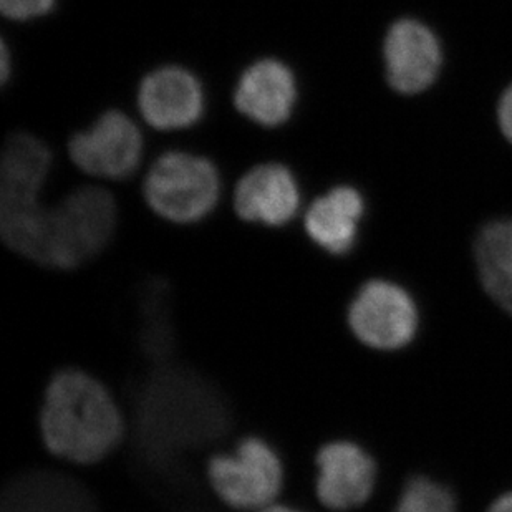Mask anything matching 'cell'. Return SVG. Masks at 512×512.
<instances>
[{
    "instance_id": "obj_5",
    "label": "cell",
    "mask_w": 512,
    "mask_h": 512,
    "mask_svg": "<svg viewBox=\"0 0 512 512\" xmlns=\"http://www.w3.org/2000/svg\"><path fill=\"white\" fill-rule=\"evenodd\" d=\"M353 335L368 347L397 350L415 337L418 310L411 295L400 285L370 281L360 287L348 307Z\"/></svg>"
},
{
    "instance_id": "obj_3",
    "label": "cell",
    "mask_w": 512,
    "mask_h": 512,
    "mask_svg": "<svg viewBox=\"0 0 512 512\" xmlns=\"http://www.w3.org/2000/svg\"><path fill=\"white\" fill-rule=\"evenodd\" d=\"M221 181L211 161L188 153L161 156L145 181L146 203L171 223H198L218 204Z\"/></svg>"
},
{
    "instance_id": "obj_4",
    "label": "cell",
    "mask_w": 512,
    "mask_h": 512,
    "mask_svg": "<svg viewBox=\"0 0 512 512\" xmlns=\"http://www.w3.org/2000/svg\"><path fill=\"white\" fill-rule=\"evenodd\" d=\"M209 484L218 498L237 511H259L276 503L284 483L282 461L266 440L247 436L231 453L208 461Z\"/></svg>"
},
{
    "instance_id": "obj_14",
    "label": "cell",
    "mask_w": 512,
    "mask_h": 512,
    "mask_svg": "<svg viewBox=\"0 0 512 512\" xmlns=\"http://www.w3.org/2000/svg\"><path fill=\"white\" fill-rule=\"evenodd\" d=\"M476 261L481 276H511L512 218L494 221L479 232Z\"/></svg>"
},
{
    "instance_id": "obj_15",
    "label": "cell",
    "mask_w": 512,
    "mask_h": 512,
    "mask_svg": "<svg viewBox=\"0 0 512 512\" xmlns=\"http://www.w3.org/2000/svg\"><path fill=\"white\" fill-rule=\"evenodd\" d=\"M395 512H456V499L443 484L416 476L406 483Z\"/></svg>"
},
{
    "instance_id": "obj_9",
    "label": "cell",
    "mask_w": 512,
    "mask_h": 512,
    "mask_svg": "<svg viewBox=\"0 0 512 512\" xmlns=\"http://www.w3.org/2000/svg\"><path fill=\"white\" fill-rule=\"evenodd\" d=\"M138 105L141 115L158 130H183L203 115V88L184 68H158L143 78Z\"/></svg>"
},
{
    "instance_id": "obj_10",
    "label": "cell",
    "mask_w": 512,
    "mask_h": 512,
    "mask_svg": "<svg viewBox=\"0 0 512 512\" xmlns=\"http://www.w3.org/2000/svg\"><path fill=\"white\" fill-rule=\"evenodd\" d=\"M299 206L294 174L277 163L256 166L242 176L234 191V209L247 223L279 228L292 221Z\"/></svg>"
},
{
    "instance_id": "obj_8",
    "label": "cell",
    "mask_w": 512,
    "mask_h": 512,
    "mask_svg": "<svg viewBox=\"0 0 512 512\" xmlns=\"http://www.w3.org/2000/svg\"><path fill=\"white\" fill-rule=\"evenodd\" d=\"M383 55L388 82L405 95L425 92L440 73V42L418 20L395 22L388 30Z\"/></svg>"
},
{
    "instance_id": "obj_6",
    "label": "cell",
    "mask_w": 512,
    "mask_h": 512,
    "mask_svg": "<svg viewBox=\"0 0 512 512\" xmlns=\"http://www.w3.org/2000/svg\"><path fill=\"white\" fill-rule=\"evenodd\" d=\"M68 151L83 173L123 179L140 165L143 138L125 113L107 112L90 130L73 136Z\"/></svg>"
},
{
    "instance_id": "obj_2",
    "label": "cell",
    "mask_w": 512,
    "mask_h": 512,
    "mask_svg": "<svg viewBox=\"0 0 512 512\" xmlns=\"http://www.w3.org/2000/svg\"><path fill=\"white\" fill-rule=\"evenodd\" d=\"M115 199L102 188L77 189L47 208L40 266L75 269L107 247L116 228Z\"/></svg>"
},
{
    "instance_id": "obj_11",
    "label": "cell",
    "mask_w": 512,
    "mask_h": 512,
    "mask_svg": "<svg viewBox=\"0 0 512 512\" xmlns=\"http://www.w3.org/2000/svg\"><path fill=\"white\" fill-rule=\"evenodd\" d=\"M297 100L295 77L279 60H259L242 73L234 105L257 125L279 126L289 120Z\"/></svg>"
},
{
    "instance_id": "obj_13",
    "label": "cell",
    "mask_w": 512,
    "mask_h": 512,
    "mask_svg": "<svg viewBox=\"0 0 512 512\" xmlns=\"http://www.w3.org/2000/svg\"><path fill=\"white\" fill-rule=\"evenodd\" d=\"M52 155L35 136L17 133L5 143L0 168V208L40 203V189L49 173Z\"/></svg>"
},
{
    "instance_id": "obj_20",
    "label": "cell",
    "mask_w": 512,
    "mask_h": 512,
    "mask_svg": "<svg viewBox=\"0 0 512 512\" xmlns=\"http://www.w3.org/2000/svg\"><path fill=\"white\" fill-rule=\"evenodd\" d=\"M256 512H305L300 511V509L290 508V506H282V504H271V506H267V508L259 509Z\"/></svg>"
},
{
    "instance_id": "obj_16",
    "label": "cell",
    "mask_w": 512,
    "mask_h": 512,
    "mask_svg": "<svg viewBox=\"0 0 512 512\" xmlns=\"http://www.w3.org/2000/svg\"><path fill=\"white\" fill-rule=\"evenodd\" d=\"M55 0H0V9L12 20H30L49 14Z\"/></svg>"
},
{
    "instance_id": "obj_7",
    "label": "cell",
    "mask_w": 512,
    "mask_h": 512,
    "mask_svg": "<svg viewBox=\"0 0 512 512\" xmlns=\"http://www.w3.org/2000/svg\"><path fill=\"white\" fill-rule=\"evenodd\" d=\"M315 493L332 511H350L367 503L377 479V466L362 446L332 441L322 446L317 458Z\"/></svg>"
},
{
    "instance_id": "obj_17",
    "label": "cell",
    "mask_w": 512,
    "mask_h": 512,
    "mask_svg": "<svg viewBox=\"0 0 512 512\" xmlns=\"http://www.w3.org/2000/svg\"><path fill=\"white\" fill-rule=\"evenodd\" d=\"M484 289L503 309L512 314V274L511 276H481Z\"/></svg>"
},
{
    "instance_id": "obj_12",
    "label": "cell",
    "mask_w": 512,
    "mask_h": 512,
    "mask_svg": "<svg viewBox=\"0 0 512 512\" xmlns=\"http://www.w3.org/2000/svg\"><path fill=\"white\" fill-rule=\"evenodd\" d=\"M365 203L350 186H337L315 199L305 214V231L315 246L332 256H343L357 244Z\"/></svg>"
},
{
    "instance_id": "obj_19",
    "label": "cell",
    "mask_w": 512,
    "mask_h": 512,
    "mask_svg": "<svg viewBox=\"0 0 512 512\" xmlns=\"http://www.w3.org/2000/svg\"><path fill=\"white\" fill-rule=\"evenodd\" d=\"M488 512H512V493L501 496Z\"/></svg>"
},
{
    "instance_id": "obj_18",
    "label": "cell",
    "mask_w": 512,
    "mask_h": 512,
    "mask_svg": "<svg viewBox=\"0 0 512 512\" xmlns=\"http://www.w3.org/2000/svg\"><path fill=\"white\" fill-rule=\"evenodd\" d=\"M498 118L501 130L512 143V87L506 90L499 102Z\"/></svg>"
},
{
    "instance_id": "obj_1",
    "label": "cell",
    "mask_w": 512,
    "mask_h": 512,
    "mask_svg": "<svg viewBox=\"0 0 512 512\" xmlns=\"http://www.w3.org/2000/svg\"><path fill=\"white\" fill-rule=\"evenodd\" d=\"M40 431L52 455L93 464L120 446L125 421L102 382L78 368H65L55 373L45 390Z\"/></svg>"
},
{
    "instance_id": "obj_21",
    "label": "cell",
    "mask_w": 512,
    "mask_h": 512,
    "mask_svg": "<svg viewBox=\"0 0 512 512\" xmlns=\"http://www.w3.org/2000/svg\"><path fill=\"white\" fill-rule=\"evenodd\" d=\"M7 68H9V60H7V47H2V78H7L9 72H7Z\"/></svg>"
}]
</instances>
